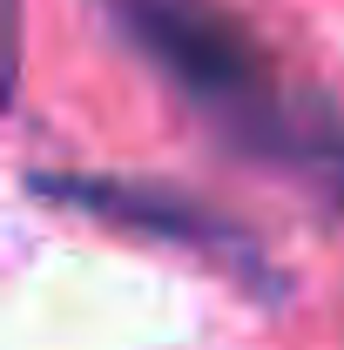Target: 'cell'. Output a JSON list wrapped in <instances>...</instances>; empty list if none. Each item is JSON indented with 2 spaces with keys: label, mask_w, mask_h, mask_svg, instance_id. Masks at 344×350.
<instances>
[{
  "label": "cell",
  "mask_w": 344,
  "mask_h": 350,
  "mask_svg": "<svg viewBox=\"0 0 344 350\" xmlns=\"http://www.w3.org/2000/svg\"><path fill=\"white\" fill-rule=\"evenodd\" d=\"M115 7L129 34L162 61V75L223 135L291 169H324V182H344V135L277 81V61L223 7L210 0H115Z\"/></svg>",
  "instance_id": "6da1fadb"
},
{
  "label": "cell",
  "mask_w": 344,
  "mask_h": 350,
  "mask_svg": "<svg viewBox=\"0 0 344 350\" xmlns=\"http://www.w3.org/2000/svg\"><path fill=\"white\" fill-rule=\"evenodd\" d=\"M41 189H61L68 202H88V209H101V216H135L149 222V229H162V236H182V243H223V229L230 222L203 216L196 202H182V196H156V189H122V182H41Z\"/></svg>",
  "instance_id": "7a4b0ae2"
}]
</instances>
